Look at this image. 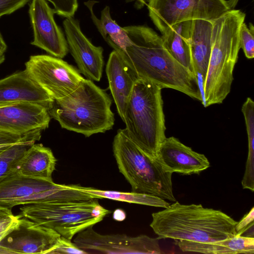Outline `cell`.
Returning <instances> with one entry per match:
<instances>
[{
	"instance_id": "obj_1",
	"label": "cell",
	"mask_w": 254,
	"mask_h": 254,
	"mask_svg": "<svg viewBox=\"0 0 254 254\" xmlns=\"http://www.w3.org/2000/svg\"><path fill=\"white\" fill-rule=\"evenodd\" d=\"M131 44L120 53L139 78L163 88L180 91L201 102L203 97L196 75L174 59L164 48L162 39L146 25L123 27Z\"/></svg>"
},
{
	"instance_id": "obj_2",
	"label": "cell",
	"mask_w": 254,
	"mask_h": 254,
	"mask_svg": "<svg viewBox=\"0 0 254 254\" xmlns=\"http://www.w3.org/2000/svg\"><path fill=\"white\" fill-rule=\"evenodd\" d=\"M150 227L160 239L207 243L237 235V221L223 212L201 204H182L176 201L152 214Z\"/></svg>"
},
{
	"instance_id": "obj_3",
	"label": "cell",
	"mask_w": 254,
	"mask_h": 254,
	"mask_svg": "<svg viewBox=\"0 0 254 254\" xmlns=\"http://www.w3.org/2000/svg\"><path fill=\"white\" fill-rule=\"evenodd\" d=\"M245 17L241 10L233 9L212 22V48L203 85L205 107L222 103L231 91L241 49L239 31Z\"/></svg>"
},
{
	"instance_id": "obj_4",
	"label": "cell",
	"mask_w": 254,
	"mask_h": 254,
	"mask_svg": "<svg viewBox=\"0 0 254 254\" xmlns=\"http://www.w3.org/2000/svg\"><path fill=\"white\" fill-rule=\"evenodd\" d=\"M111 104L105 90L84 79L70 93L54 100L48 112L62 128L89 137L113 128L115 117Z\"/></svg>"
},
{
	"instance_id": "obj_5",
	"label": "cell",
	"mask_w": 254,
	"mask_h": 254,
	"mask_svg": "<svg viewBox=\"0 0 254 254\" xmlns=\"http://www.w3.org/2000/svg\"><path fill=\"white\" fill-rule=\"evenodd\" d=\"M162 89L139 78L126 104L123 121L128 137L152 159L157 158L165 136Z\"/></svg>"
},
{
	"instance_id": "obj_6",
	"label": "cell",
	"mask_w": 254,
	"mask_h": 254,
	"mask_svg": "<svg viewBox=\"0 0 254 254\" xmlns=\"http://www.w3.org/2000/svg\"><path fill=\"white\" fill-rule=\"evenodd\" d=\"M91 196L22 205L20 215L33 223L52 229L71 240L76 234L101 221L112 212Z\"/></svg>"
},
{
	"instance_id": "obj_7",
	"label": "cell",
	"mask_w": 254,
	"mask_h": 254,
	"mask_svg": "<svg viewBox=\"0 0 254 254\" xmlns=\"http://www.w3.org/2000/svg\"><path fill=\"white\" fill-rule=\"evenodd\" d=\"M113 151L120 172L130 184L132 191L176 201L173 192V173L166 171L158 160L146 155L128 137L125 129L115 136Z\"/></svg>"
},
{
	"instance_id": "obj_8",
	"label": "cell",
	"mask_w": 254,
	"mask_h": 254,
	"mask_svg": "<svg viewBox=\"0 0 254 254\" xmlns=\"http://www.w3.org/2000/svg\"><path fill=\"white\" fill-rule=\"evenodd\" d=\"M85 192L68 188L66 185L26 177L17 171L0 181V206H14L51 202L87 196Z\"/></svg>"
},
{
	"instance_id": "obj_9",
	"label": "cell",
	"mask_w": 254,
	"mask_h": 254,
	"mask_svg": "<svg viewBox=\"0 0 254 254\" xmlns=\"http://www.w3.org/2000/svg\"><path fill=\"white\" fill-rule=\"evenodd\" d=\"M149 16L162 34L173 25L184 21H214L230 10L226 0H149Z\"/></svg>"
},
{
	"instance_id": "obj_10",
	"label": "cell",
	"mask_w": 254,
	"mask_h": 254,
	"mask_svg": "<svg viewBox=\"0 0 254 254\" xmlns=\"http://www.w3.org/2000/svg\"><path fill=\"white\" fill-rule=\"evenodd\" d=\"M25 69L54 100L70 93L84 79L74 67L53 56H30L25 63Z\"/></svg>"
},
{
	"instance_id": "obj_11",
	"label": "cell",
	"mask_w": 254,
	"mask_h": 254,
	"mask_svg": "<svg viewBox=\"0 0 254 254\" xmlns=\"http://www.w3.org/2000/svg\"><path fill=\"white\" fill-rule=\"evenodd\" d=\"M89 227L77 234L73 242L89 253L102 254H160L162 253L159 238L146 235L135 237L126 234L103 235Z\"/></svg>"
},
{
	"instance_id": "obj_12",
	"label": "cell",
	"mask_w": 254,
	"mask_h": 254,
	"mask_svg": "<svg viewBox=\"0 0 254 254\" xmlns=\"http://www.w3.org/2000/svg\"><path fill=\"white\" fill-rule=\"evenodd\" d=\"M55 11L46 0H32L29 14L33 31L31 43L51 55L62 59L68 52L65 36L54 19Z\"/></svg>"
},
{
	"instance_id": "obj_13",
	"label": "cell",
	"mask_w": 254,
	"mask_h": 254,
	"mask_svg": "<svg viewBox=\"0 0 254 254\" xmlns=\"http://www.w3.org/2000/svg\"><path fill=\"white\" fill-rule=\"evenodd\" d=\"M79 22L73 17L63 22L68 50L78 66V70L87 79L99 81L104 66L103 49L94 46L82 32Z\"/></svg>"
},
{
	"instance_id": "obj_14",
	"label": "cell",
	"mask_w": 254,
	"mask_h": 254,
	"mask_svg": "<svg viewBox=\"0 0 254 254\" xmlns=\"http://www.w3.org/2000/svg\"><path fill=\"white\" fill-rule=\"evenodd\" d=\"M60 236L22 217L19 226L0 242V254H47Z\"/></svg>"
},
{
	"instance_id": "obj_15",
	"label": "cell",
	"mask_w": 254,
	"mask_h": 254,
	"mask_svg": "<svg viewBox=\"0 0 254 254\" xmlns=\"http://www.w3.org/2000/svg\"><path fill=\"white\" fill-rule=\"evenodd\" d=\"M51 116L40 104L20 102L0 106V130L25 134L48 127Z\"/></svg>"
},
{
	"instance_id": "obj_16",
	"label": "cell",
	"mask_w": 254,
	"mask_h": 254,
	"mask_svg": "<svg viewBox=\"0 0 254 254\" xmlns=\"http://www.w3.org/2000/svg\"><path fill=\"white\" fill-rule=\"evenodd\" d=\"M157 159L166 171L184 175L199 174L210 167L204 154L193 151L173 136L163 141Z\"/></svg>"
},
{
	"instance_id": "obj_17",
	"label": "cell",
	"mask_w": 254,
	"mask_h": 254,
	"mask_svg": "<svg viewBox=\"0 0 254 254\" xmlns=\"http://www.w3.org/2000/svg\"><path fill=\"white\" fill-rule=\"evenodd\" d=\"M54 100L26 69L0 79V106L30 102L43 106L49 110Z\"/></svg>"
},
{
	"instance_id": "obj_18",
	"label": "cell",
	"mask_w": 254,
	"mask_h": 254,
	"mask_svg": "<svg viewBox=\"0 0 254 254\" xmlns=\"http://www.w3.org/2000/svg\"><path fill=\"white\" fill-rule=\"evenodd\" d=\"M109 87L122 119L133 87L139 78L123 56L114 50L106 67Z\"/></svg>"
},
{
	"instance_id": "obj_19",
	"label": "cell",
	"mask_w": 254,
	"mask_h": 254,
	"mask_svg": "<svg viewBox=\"0 0 254 254\" xmlns=\"http://www.w3.org/2000/svg\"><path fill=\"white\" fill-rule=\"evenodd\" d=\"M213 22L192 20L190 52L193 73L200 75L204 83L212 48Z\"/></svg>"
},
{
	"instance_id": "obj_20",
	"label": "cell",
	"mask_w": 254,
	"mask_h": 254,
	"mask_svg": "<svg viewBox=\"0 0 254 254\" xmlns=\"http://www.w3.org/2000/svg\"><path fill=\"white\" fill-rule=\"evenodd\" d=\"M57 161L50 148L34 143L18 162L16 171L26 177L53 180Z\"/></svg>"
},
{
	"instance_id": "obj_21",
	"label": "cell",
	"mask_w": 254,
	"mask_h": 254,
	"mask_svg": "<svg viewBox=\"0 0 254 254\" xmlns=\"http://www.w3.org/2000/svg\"><path fill=\"white\" fill-rule=\"evenodd\" d=\"M180 250L184 252L205 254H253L254 238L236 235L227 239L207 243L176 240Z\"/></svg>"
},
{
	"instance_id": "obj_22",
	"label": "cell",
	"mask_w": 254,
	"mask_h": 254,
	"mask_svg": "<svg viewBox=\"0 0 254 254\" xmlns=\"http://www.w3.org/2000/svg\"><path fill=\"white\" fill-rule=\"evenodd\" d=\"M192 20L178 23L161 36L163 45L170 55L180 64L193 72L190 52Z\"/></svg>"
},
{
	"instance_id": "obj_23",
	"label": "cell",
	"mask_w": 254,
	"mask_h": 254,
	"mask_svg": "<svg viewBox=\"0 0 254 254\" xmlns=\"http://www.w3.org/2000/svg\"><path fill=\"white\" fill-rule=\"evenodd\" d=\"M97 1L88 0L85 5L88 8L94 24L105 41L112 48H117L124 51L131 44V42L123 27L119 26L111 15L110 8L106 6L101 12L100 18H97L93 11V6Z\"/></svg>"
},
{
	"instance_id": "obj_24",
	"label": "cell",
	"mask_w": 254,
	"mask_h": 254,
	"mask_svg": "<svg viewBox=\"0 0 254 254\" xmlns=\"http://www.w3.org/2000/svg\"><path fill=\"white\" fill-rule=\"evenodd\" d=\"M67 187L86 193L93 197L107 198L130 203L149 206L168 207L170 204L159 197L136 192H123L117 190H102L79 185H66Z\"/></svg>"
},
{
	"instance_id": "obj_25",
	"label": "cell",
	"mask_w": 254,
	"mask_h": 254,
	"mask_svg": "<svg viewBox=\"0 0 254 254\" xmlns=\"http://www.w3.org/2000/svg\"><path fill=\"white\" fill-rule=\"evenodd\" d=\"M35 142L17 143L0 149V181L16 171L18 162Z\"/></svg>"
},
{
	"instance_id": "obj_26",
	"label": "cell",
	"mask_w": 254,
	"mask_h": 254,
	"mask_svg": "<svg viewBox=\"0 0 254 254\" xmlns=\"http://www.w3.org/2000/svg\"><path fill=\"white\" fill-rule=\"evenodd\" d=\"M254 28L252 23L249 27L244 22L239 31V39L241 48H242L245 56L249 59L254 57Z\"/></svg>"
},
{
	"instance_id": "obj_27",
	"label": "cell",
	"mask_w": 254,
	"mask_h": 254,
	"mask_svg": "<svg viewBox=\"0 0 254 254\" xmlns=\"http://www.w3.org/2000/svg\"><path fill=\"white\" fill-rule=\"evenodd\" d=\"M42 130H38L25 134H17L0 130V144H13L17 143L39 140Z\"/></svg>"
},
{
	"instance_id": "obj_28",
	"label": "cell",
	"mask_w": 254,
	"mask_h": 254,
	"mask_svg": "<svg viewBox=\"0 0 254 254\" xmlns=\"http://www.w3.org/2000/svg\"><path fill=\"white\" fill-rule=\"evenodd\" d=\"M87 254V252L80 249L71 240L60 236L47 254Z\"/></svg>"
},
{
	"instance_id": "obj_29",
	"label": "cell",
	"mask_w": 254,
	"mask_h": 254,
	"mask_svg": "<svg viewBox=\"0 0 254 254\" xmlns=\"http://www.w3.org/2000/svg\"><path fill=\"white\" fill-rule=\"evenodd\" d=\"M54 6L55 13L66 18L73 17L78 7V0H46Z\"/></svg>"
},
{
	"instance_id": "obj_30",
	"label": "cell",
	"mask_w": 254,
	"mask_h": 254,
	"mask_svg": "<svg viewBox=\"0 0 254 254\" xmlns=\"http://www.w3.org/2000/svg\"><path fill=\"white\" fill-rule=\"evenodd\" d=\"M22 218L13 214L0 217V242L19 226Z\"/></svg>"
},
{
	"instance_id": "obj_31",
	"label": "cell",
	"mask_w": 254,
	"mask_h": 254,
	"mask_svg": "<svg viewBox=\"0 0 254 254\" xmlns=\"http://www.w3.org/2000/svg\"><path fill=\"white\" fill-rule=\"evenodd\" d=\"M32 0H0V17L11 14Z\"/></svg>"
},
{
	"instance_id": "obj_32",
	"label": "cell",
	"mask_w": 254,
	"mask_h": 254,
	"mask_svg": "<svg viewBox=\"0 0 254 254\" xmlns=\"http://www.w3.org/2000/svg\"><path fill=\"white\" fill-rule=\"evenodd\" d=\"M254 207H253L250 211L237 223L235 226L237 234L244 229L246 227L254 222Z\"/></svg>"
},
{
	"instance_id": "obj_33",
	"label": "cell",
	"mask_w": 254,
	"mask_h": 254,
	"mask_svg": "<svg viewBox=\"0 0 254 254\" xmlns=\"http://www.w3.org/2000/svg\"><path fill=\"white\" fill-rule=\"evenodd\" d=\"M113 217L117 221H123L126 218V212L122 209H117L113 212Z\"/></svg>"
},
{
	"instance_id": "obj_34",
	"label": "cell",
	"mask_w": 254,
	"mask_h": 254,
	"mask_svg": "<svg viewBox=\"0 0 254 254\" xmlns=\"http://www.w3.org/2000/svg\"><path fill=\"white\" fill-rule=\"evenodd\" d=\"M149 0H132L135 1V7L137 9H141L145 5H147Z\"/></svg>"
},
{
	"instance_id": "obj_35",
	"label": "cell",
	"mask_w": 254,
	"mask_h": 254,
	"mask_svg": "<svg viewBox=\"0 0 254 254\" xmlns=\"http://www.w3.org/2000/svg\"><path fill=\"white\" fill-rule=\"evenodd\" d=\"M12 214L11 209L0 206V217Z\"/></svg>"
},
{
	"instance_id": "obj_36",
	"label": "cell",
	"mask_w": 254,
	"mask_h": 254,
	"mask_svg": "<svg viewBox=\"0 0 254 254\" xmlns=\"http://www.w3.org/2000/svg\"><path fill=\"white\" fill-rule=\"evenodd\" d=\"M6 49V44L3 39L1 33H0V55L4 54Z\"/></svg>"
},
{
	"instance_id": "obj_37",
	"label": "cell",
	"mask_w": 254,
	"mask_h": 254,
	"mask_svg": "<svg viewBox=\"0 0 254 254\" xmlns=\"http://www.w3.org/2000/svg\"><path fill=\"white\" fill-rule=\"evenodd\" d=\"M226 1L229 9L231 10L234 9L238 3L239 0H227Z\"/></svg>"
},
{
	"instance_id": "obj_38",
	"label": "cell",
	"mask_w": 254,
	"mask_h": 254,
	"mask_svg": "<svg viewBox=\"0 0 254 254\" xmlns=\"http://www.w3.org/2000/svg\"><path fill=\"white\" fill-rule=\"evenodd\" d=\"M5 60V57L4 54L0 55V64L2 63Z\"/></svg>"
},
{
	"instance_id": "obj_39",
	"label": "cell",
	"mask_w": 254,
	"mask_h": 254,
	"mask_svg": "<svg viewBox=\"0 0 254 254\" xmlns=\"http://www.w3.org/2000/svg\"><path fill=\"white\" fill-rule=\"evenodd\" d=\"M12 144H0V149L11 145Z\"/></svg>"
},
{
	"instance_id": "obj_40",
	"label": "cell",
	"mask_w": 254,
	"mask_h": 254,
	"mask_svg": "<svg viewBox=\"0 0 254 254\" xmlns=\"http://www.w3.org/2000/svg\"><path fill=\"white\" fill-rule=\"evenodd\" d=\"M127 2H131L132 1V0H127Z\"/></svg>"
}]
</instances>
